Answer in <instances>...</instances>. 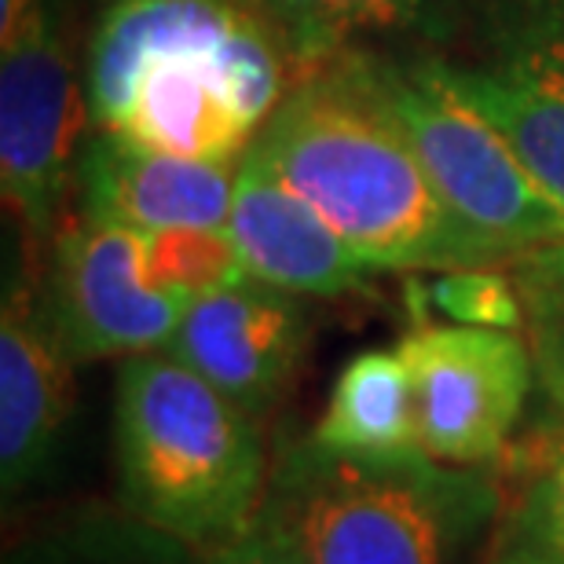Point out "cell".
<instances>
[{
    "label": "cell",
    "mask_w": 564,
    "mask_h": 564,
    "mask_svg": "<svg viewBox=\"0 0 564 564\" xmlns=\"http://www.w3.org/2000/svg\"><path fill=\"white\" fill-rule=\"evenodd\" d=\"M286 63L250 0H107L88 41V118L151 151L231 165L286 99Z\"/></svg>",
    "instance_id": "1"
},
{
    "label": "cell",
    "mask_w": 564,
    "mask_h": 564,
    "mask_svg": "<svg viewBox=\"0 0 564 564\" xmlns=\"http://www.w3.org/2000/svg\"><path fill=\"white\" fill-rule=\"evenodd\" d=\"M250 147L375 272L513 264L447 206L348 52L301 77Z\"/></svg>",
    "instance_id": "2"
},
{
    "label": "cell",
    "mask_w": 564,
    "mask_h": 564,
    "mask_svg": "<svg viewBox=\"0 0 564 564\" xmlns=\"http://www.w3.org/2000/svg\"><path fill=\"white\" fill-rule=\"evenodd\" d=\"M115 455L121 506L198 554L239 535L272 484L253 414L165 348L118 370Z\"/></svg>",
    "instance_id": "3"
},
{
    "label": "cell",
    "mask_w": 564,
    "mask_h": 564,
    "mask_svg": "<svg viewBox=\"0 0 564 564\" xmlns=\"http://www.w3.org/2000/svg\"><path fill=\"white\" fill-rule=\"evenodd\" d=\"M268 491L312 564H462L499 521L502 491L480 466L419 455L356 458L301 440Z\"/></svg>",
    "instance_id": "4"
},
{
    "label": "cell",
    "mask_w": 564,
    "mask_h": 564,
    "mask_svg": "<svg viewBox=\"0 0 564 564\" xmlns=\"http://www.w3.org/2000/svg\"><path fill=\"white\" fill-rule=\"evenodd\" d=\"M348 59L473 231L513 261L535 246L564 242V206L539 184L513 143L444 82L429 55L389 59L348 48Z\"/></svg>",
    "instance_id": "5"
},
{
    "label": "cell",
    "mask_w": 564,
    "mask_h": 564,
    "mask_svg": "<svg viewBox=\"0 0 564 564\" xmlns=\"http://www.w3.org/2000/svg\"><path fill=\"white\" fill-rule=\"evenodd\" d=\"M63 22L66 0H0V187L41 250L59 231L93 126Z\"/></svg>",
    "instance_id": "6"
},
{
    "label": "cell",
    "mask_w": 564,
    "mask_h": 564,
    "mask_svg": "<svg viewBox=\"0 0 564 564\" xmlns=\"http://www.w3.org/2000/svg\"><path fill=\"white\" fill-rule=\"evenodd\" d=\"M429 59L564 206V0H462Z\"/></svg>",
    "instance_id": "7"
},
{
    "label": "cell",
    "mask_w": 564,
    "mask_h": 564,
    "mask_svg": "<svg viewBox=\"0 0 564 564\" xmlns=\"http://www.w3.org/2000/svg\"><path fill=\"white\" fill-rule=\"evenodd\" d=\"M400 352L411 367L425 455L447 466L502 458L535 389L532 345L491 326L414 323Z\"/></svg>",
    "instance_id": "8"
},
{
    "label": "cell",
    "mask_w": 564,
    "mask_h": 564,
    "mask_svg": "<svg viewBox=\"0 0 564 564\" xmlns=\"http://www.w3.org/2000/svg\"><path fill=\"white\" fill-rule=\"evenodd\" d=\"M37 286L74 364L158 352L173 341L191 304L147 282L143 231L93 213L59 224Z\"/></svg>",
    "instance_id": "9"
},
{
    "label": "cell",
    "mask_w": 564,
    "mask_h": 564,
    "mask_svg": "<svg viewBox=\"0 0 564 564\" xmlns=\"http://www.w3.org/2000/svg\"><path fill=\"white\" fill-rule=\"evenodd\" d=\"M304 341L308 315L297 293L242 279L191 301L165 352L261 419L293 381Z\"/></svg>",
    "instance_id": "10"
},
{
    "label": "cell",
    "mask_w": 564,
    "mask_h": 564,
    "mask_svg": "<svg viewBox=\"0 0 564 564\" xmlns=\"http://www.w3.org/2000/svg\"><path fill=\"white\" fill-rule=\"evenodd\" d=\"M228 235L250 279L297 297H341L375 272L253 147L235 165Z\"/></svg>",
    "instance_id": "11"
},
{
    "label": "cell",
    "mask_w": 564,
    "mask_h": 564,
    "mask_svg": "<svg viewBox=\"0 0 564 564\" xmlns=\"http://www.w3.org/2000/svg\"><path fill=\"white\" fill-rule=\"evenodd\" d=\"M74 359L48 323L41 286L8 279L0 308V488H30L59 444L74 397Z\"/></svg>",
    "instance_id": "12"
},
{
    "label": "cell",
    "mask_w": 564,
    "mask_h": 564,
    "mask_svg": "<svg viewBox=\"0 0 564 564\" xmlns=\"http://www.w3.org/2000/svg\"><path fill=\"white\" fill-rule=\"evenodd\" d=\"M74 187L82 195V213L118 220L143 235L173 228H228L235 169L151 151L88 129Z\"/></svg>",
    "instance_id": "13"
},
{
    "label": "cell",
    "mask_w": 564,
    "mask_h": 564,
    "mask_svg": "<svg viewBox=\"0 0 564 564\" xmlns=\"http://www.w3.org/2000/svg\"><path fill=\"white\" fill-rule=\"evenodd\" d=\"M312 444L334 455L397 458L419 455V411H414L411 367L397 348H367L334 378L330 400L312 429Z\"/></svg>",
    "instance_id": "14"
},
{
    "label": "cell",
    "mask_w": 564,
    "mask_h": 564,
    "mask_svg": "<svg viewBox=\"0 0 564 564\" xmlns=\"http://www.w3.org/2000/svg\"><path fill=\"white\" fill-rule=\"evenodd\" d=\"M279 30L293 66L334 63L367 33H397L436 22L447 0H250Z\"/></svg>",
    "instance_id": "15"
},
{
    "label": "cell",
    "mask_w": 564,
    "mask_h": 564,
    "mask_svg": "<svg viewBox=\"0 0 564 564\" xmlns=\"http://www.w3.org/2000/svg\"><path fill=\"white\" fill-rule=\"evenodd\" d=\"M8 564H206V554L126 513H85L22 543Z\"/></svg>",
    "instance_id": "16"
},
{
    "label": "cell",
    "mask_w": 564,
    "mask_h": 564,
    "mask_svg": "<svg viewBox=\"0 0 564 564\" xmlns=\"http://www.w3.org/2000/svg\"><path fill=\"white\" fill-rule=\"evenodd\" d=\"M143 275L154 290L184 301L250 279L228 228H173L143 235Z\"/></svg>",
    "instance_id": "17"
},
{
    "label": "cell",
    "mask_w": 564,
    "mask_h": 564,
    "mask_svg": "<svg viewBox=\"0 0 564 564\" xmlns=\"http://www.w3.org/2000/svg\"><path fill=\"white\" fill-rule=\"evenodd\" d=\"M524 301V330L535 356V378L550 411L564 419V242L535 246L513 261Z\"/></svg>",
    "instance_id": "18"
},
{
    "label": "cell",
    "mask_w": 564,
    "mask_h": 564,
    "mask_svg": "<svg viewBox=\"0 0 564 564\" xmlns=\"http://www.w3.org/2000/svg\"><path fill=\"white\" fill-rule=\"evenodd\" d=\"M495 543L528 564H564V419L546 433L543 455L506 510Z\"/></svg>",
    "instance_id": "19"
},
{
    "label": "cell",
    "mask_w": 564,
    "mask_h": 564,
    "mask_svg": "<svg viewBox=\"0 0 564 564\" xmlns=\"http://www.w3.org/2000/svg\"><path fill=\"white\" fill-rule=\"evenodd\" d=\"M408 297L414 319L429 323V312L458 326H491V330H524V301L517 279L491 268H451L425 282H411Z\"/></svg>",
    "instance_id": "20"
},
{
    "label": "cell",
    "mask_w": 564,
    "mask_h": 564,
    "mask_svg": "<svg viewBox=\"0 0 564 564\" xmlns=\"http://www.w3.org/2000/svg\"><path fill=\"white\" fill-rule=\"evenodd\" d=\"M206 564H312V554L282 502L268 491L253 521L224 546L209 550Z\"/></svg>",
    "instance_id": "21"
},
{
    "label": "cell",
    "mask_w": 564,
    "mask_h": 564,
    "mask_svg": "<svg viewBox=\"0 0 564 564\" xmlns=\"http://www.w3.org/2000/svg\"><path fill=\"white\" fill-rule=\"evenodd\" d=\"M484 564H528V561H521L517 554H510V550H502L499 543L491 546V554L484 557Z\"/></svg>",
    "instance_id": "22"
}]
</instances>
